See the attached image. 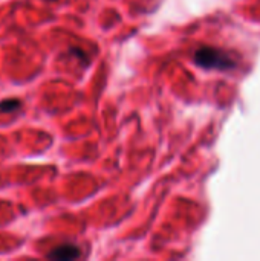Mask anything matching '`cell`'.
Listing matches in <instances>:
<instances>
[{
    "label": "cell",
    "instance_id": "6da1fadb",
    "mask_svg": "<svg viewBox=\"0 0 260 261\" xmlns=\"http://www.w3.org/2000/svg\"><path fill=\"white\" fill-rule=\"evenodd\" d=\"M195 63L204 69H216V70H231L238 67V60L218 47L202 46L195 52Z\"/></svg>",
    "mask_w": 260,
    "mask_h": 261
},
{
    "label": "cell",
    "instance_id": "7a4b0ae2",
    "mask_svg": "<svg viewBox=\"0 0 260 261\" xmlns=\"http://www.w3.org/2000/svg\"><path fill=\"white\" fill-rule=\"evenodd\" d=\"M80 255H81V252H80V248L78 246L70 245V243H64V245H60L55 249H52L48 254V258H51V260L69 261L78 258Z\"/></svg>",
    "mask_w": 260,
    "mask_h": 261
},
{
    "label": "cell",
    "instance_id": "3957f363",
    "mask_svg": "<svg viewBox=\"0 0 260 261\" xmlns=\"http://www.w3.org/2000/svg\"><path fill=\"white\" fill-rule=\"evenodd\" d=\"M20 107V101L18 99H14V98H9V99H3L0 102V110L3 113H11L14 110H17Z\"/></svg>",
    "mask_w": 260,
    "mask_h": 261
}]
</instances>
